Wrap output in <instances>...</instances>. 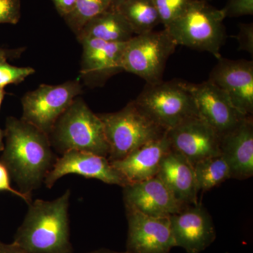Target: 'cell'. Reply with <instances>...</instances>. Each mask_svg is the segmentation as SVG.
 Segmentation results:
<instances>
[{
    "label": "cell",
    "mask_w": 253,
    "mask_h": 253,
    "mask_svg": "<svg viewBox=\"0 0 253 253\" xmlns=\"http://www.w3.org/2000/svg\"><path fill=\"white\" fill-rule=\"evenodd\" d=\"M1 160L23 194L44 183L56 161L49 136L22 119L6 118Z\"/></svg>",
    "instance_id": "obj_1"
},
{
    "label": "cell",
    "mask_w": 253,
    "mask_h": 253,
    "mask_svg": "<svg viewBox=\"0 0 253 253\" xmlns=\"http://www.w3.org/2000/svg\"><path fill=\"white\" fill-rule=\"evenodd\" d=\"M71 191L53 201L29 204L13 243L26 253H73L68 209Z\"/></svg>",
    "instance_id": "obj_2"
},
{
    "label": "cell",
    "mask_w": 253,
    "mask_h": 253,
    "mask_svg": "<svg viewBox=\"0 0 253 253\" xmlns=\"http://www.w3.org/2000/svg\"><path fill=\"white\" fill-rule=\"evenodd\" d=\"M222 9L205 0H191L181 14L164 28L177 45L208 51L216 59L226 39Z\"/></svg>",
    "instance_id": "obj_3"
},
{
    "label": "cell",
    "mask_w": 253,
    "mask_h": 253,
    "mask_svg": "<svg viewBox=\"0 0 253 253\" xmlns=\"http://www.w3.org/2000/svg\"><path fill=\"white\" fill-rule=\"evenodd\" d=\"M49 137L51 146L62 154L77 151L109 156L102 121L81 98L75 99L59 118Z\"/></svg>",
    "instance_id": "obj_4"
},
{
    "label": "cell",
    "mask_w": 253,
    "mask_h": 253,
    "mask_svg": "<svg viewBox=\"0 0 253 253\" xmlns=\"http://www.w3.org/2000/svg\"><path fill=\"white\" fill-rule=\"evenodd\" d=\"M109 145V161L126 157L142 145L162 137L166 131L130 101L118 112L98 114Z\"/></svg>",
    "instance_id": "obj_5"
},
{
    "label": "cell",
    "mask_w": 253,
    "mask_h": 253,
    "mask_svg": "<svg viewBox=\"0 0 253 253\" xmlns=\"http://www.w3.org/2000/svg\"><path fill=\"white\" fill-rule=\"evenodd\" d=\"M134 101L148 117L166 131L198 116L194 99L184 81H162L147 84Z\"/></svg>",
    "instance_id": "obj_6"
},
{
    "label": "cell",
    "mask_w": 253,
    "mask_h": 253,
    "mask_svg": "<svg viewBox=\"0 0 253 253\" xmlns=\"http://www.w3.org/2000/svg\"><path fill=\"white\" fill-rule=\"evenodd\" d=\"M177 44L166 29L136 35L126 42L123 51V71L154 84L162 81L166 63Z\"/></svg>",
    "instance_id": "obj_7"
},
{
    "label": "cell",
    "mask_w": 253,
    "mask_h": 253,
    "mask_svg": "<svg viewBox=\"0 0 253 253\" xmlns=\"http://www.w3.org/2000/svg\"><path fill=\"white\" fill-rule=\"evenodd\" d=\"M81 93L78 81L58 85L41 84L23 96L21 119L49 136L59 118Z\"/></svg>",
    "instance_id": "obj_8"
},
{
    "label": "cell",
    "mask_w": 253,
    "mask_h": 253,
    "mask_svg": "<svg viewBox=\"0 0 253 253\" xmlns=\"http://www.w3.org/2000/svg\"><path fill=\"white\" fill-rule=\"evenodd\" d=\"M208 81L225 95L242 116H253V61L221 57Z\"/></svg>",
    "instance_id": "obj_9"
},
{
    "label": "cell",
    "mask_w": 253,
    "mask_h": 253,
    "mask_svg": "<svg viewBox=\"0 0 253 253\" xmlns=\"http://www.w3.org/2000/svg\"><path fill=\"white\" fill-rule=\"evenodd\" d=\"M126 252L169 253L176 247L170 217H153L131 210H126Z\"/></svg>",
    "instance_id": "obj_10"
},
{
    "label": "cell",
    "mask_w": 253,
    "mask_h": 253,
    "mask_svg": "<svg viewBox=\"0 0 253 253\" xmlns=\"http://www.w3.org/2000/svg\"><path fill=\"white\" fill-rule=\"evenodd\" d=\"M93 178L108 184L126 186L127 182L115 169L108 158L90 153L70 151L56 158V162L44 179L46 188L51 189L60 178L67 174Z\"/></svg>",
    "instance_id": "obj_11"
},
{
    "label": "cell",
    "mask_w": 253,
    "mask_h": 253,
    "mask_svg": "<svg viewBox=\"0 0 253 253\" xmlns=\"http://www.w3.org/2000/svg\"><path fill=\"white\" fill-rule=\"evenodd\" d=\"M167 136L172 149L180 153L193 166L221 154L220 136L198 116L167 131Z\"/></svg>",
    "instance_id": "obj_12"
},
{
    "label": "cell",
    "mask_w": 253,
    "mask_h": 253,
    "mask_svg": "<svg viewBox=\"0 0 253 253\" xmlns=\"http://www.w3.org/2000/svg\"><path fill=\"white\" fill-rule=\"evenodd\" d=\"M185 85L194 99L198 116L211 126L219 136L234 129L243 118L227 97L207 81L195 84L185 82Z\"/></svg>",
    "instance_id": "obj_13"
},
{
    "label": "cell",
    "mask_w": 253,
    "mask_h": 253,
    "mask_svg": "<svg viewBox=\"0 0 253 253\" xmlns=\"http://www.w3.org/2000/svg\"><path fill=\"white\" fill-rule=\"evenodd\" d=\"M126 210L153 217H170L187 206L180 204L157 176L123 187Z\"/></svg>",
    "instance_id": "obj_14"
},
{
    "label": "cell",
    "mask_w": 253,
    "mask_h": 253,
    "mask_svg": "<svg viewBox=\"0 0 253 253\" xmlns=\"http://www.w3.org/2000/svg\"><path fill=\"white\" fill-rule=\"evenodd\" d=\"M169 218L176 247L188 253H201L215 239L212 218L202 205L187 206Z\"/></svg>",
    "instance_id": "obj_15"
},
{
    "label": "cell",
    "mask_w": 253,
    "mask_h": 253,
    "mask_svg": "<svg viewBox=\"0 0 253 253\" xmlns=\"http://www.w3.org/2000/svg\"><path fill=\"white\" fill-rule=\"evenodd\" d=\"M80 42L83 47L81 73L91 85H101L123 71L122 58L126 42H108L97 39Z\"/></svg>",
    "instance_id": "obj_16"
},
{
    "label": "cell",
    "mask_w": 253,
    "mask_h": 253,
    "mask_svg": "<svg viewBox=\"0 0 253 253\" xmlns=\"http://www.w3.org/2000/svg\"><path fill=\"white\" fill-rule=\"evenodd\" d=\"M166 134L142 145L121 160L110 161L128 184L141 182L157 176L163 158L171 149Z\"/></svg>",
    "instance_id": "obj_17"
},
{
    "label": "cell",
    "mask_w": 253,
    "mask_h": 253,
    "mask_svg": "<svg viewBox=\"0 0 253 253\" xmlns=\"http://www.w3.org/2000/svg\"><path fill=\"white\" fill-rule=\"evenodd\" d=\"M220 152L229 164L231 179L244 180L253 174V121L247 116L220 136Z\"/></svg>",
    "instance_id": "obj_18"
},
{
    "label": "cell",
    "mask_w": 253,
    "mask_h": 253,
    "mask_svg": "<svg viewBox=\"0 0 253 253\" xmlns=\"http://www.w3.org/2000/svg\"><path fill=\"white\" fill-rule=\"evenodd\" d=\"M157 176L184 206L197 204L198 191L194 166L171 148L163 158Z\"/></svg>",
    "instance_id": "obj_19"
},
{
    "label": "cell",
    "mask_w": 253,
    "mask_h": 253,
    "mask_svg": "<svg viewBox=\"0 0 253 253\" xmlns=\"http://www.w3.org/2000/svg\"><path fill=\"white\" fill-rule=\"evenodd\" d=\"M79 41L97 39L108 42H126L135 36L130 25L118 9L110 7L91 18L77 35Z\"/></svg>",
    "instance_id": "obj_20"
},
{
    "label": "cell",
    "mask_w": 253,
    "mask_h": 253,
    "mask_svg": "<svg viewBox=\"0 0 253 253\" xmlns=\"http://www.w3.org/2000/svg\"><path fill=\"white\" fill-rule=\"evenodd\" d=\"M135 36L154 31L161 18L154 0H128L118 8Z\"/></svg>",
    "instance_id": "obj_21"
},
{
    "label": "cell",
    "mask_w": 253,
    "mask_h": 253,
    "mask_svg": "<svg viewBox=\"0 0 253 253\" xmlns=\"http://www.w3.org/2000/svg\"><path fill=\"white\" fill-rule=\"evenodd\" d=\"M194 168L199 192L212 189L231 179L230 168L221 154L203 160Z\"/></svg>",
    "instance_id": "obj_22"
},
{
    "label": "cell",
    "mask_w": 253,
    "mask_h": 253,
    "mask_svg": "<svg viewBox=\"0 0 253 253\" xmlns=\"http://www.w3.org/2000/svg\"><path fill=\"white\" fill-rule=\"evenodd\" d=\"M111 3V0H77L72 12L63 18L77 35L89 20L109 9Z\"/></svg>",
    "instance_id": "obj_23"
},
{
    "label": "cell",
    "mask_w": 253,
    "mask_h": 253,
    "mask_svg": "<svg viewBox=\"0 0 253 253\" xmlns=\"http://www.w3.org/2000/svg\"><path fill=\"white\" fill-rule=\"evenodd\" d=\"M36 73L31 67H17L10 65L6 59H0V89L9 84H18Z\"/></svg>",
    "instance_id": "obj_24"
},
{
    "label": "cell",
    "mask_w": 253,
    "mask_h": 253,
    "mask_svg": "<svg viewBox=\"0 0 253 253\" xmlns=\"http://www.w3.org/2000/svg\"><path fill=\"white\" fill-rule=\"evenodd\" d=\"M161 23L167 27L181 14L191 0H154Z\"/></svg>",
    "instance_id": "obj_25"
},
{
    "label": "cell",
    "mask_w": 253,
    "mask_h": 253,
    "mask_svg": "<svg viewBox=\"0 0 253 253\" xmlns=\"http://www.w3.org/2000/svg\"><path fill=\"white\" fill-rule=\"evenodd\" d=\"M225 18L253 16V0H227L223 8Z\"/></svg>",
    "instance_id": "obj_26"
},
{
    "label": "cell",
    "mask_w": 253,
    "mask_h": 253,
    "mask_svg": "<svg viewBox=\"0 0 253 253\" xmlns=\"http://www.w3.org/2000/svg\"><path fill=\"white\" fill-rule=\"evenodd\" d=\"M21 18L20 0H0V23L16 24Z\"/></svg>",
    "instance_id": "obj_27"
},
{
    "label": "cell",
    "mask_w": 253,
    "mask_h": 253,
    "mask_svg": "<svg viewBox=\"0 0 253 253\" xmlns=\"http://www.w3.org/2000/svg\"><path fill=\"white\" fill-rule=\"evenodd\" d=\"M239 42V49L253 55V23H241L239 33L234 36Z\"/></svg>",
    "instance_id": "obj_28"
},
{
    "label": "cell",
    "mask_w": 253,
    "mask_h": 253,
    "mask_svg": "<svg viewBox=\"0 0 253 253\" xmlns=\"http://www.w3.org/2000/svg\"><path fill=\"white\" fill-rule=\"evenodd\" d=\"M9 192L15 195L29 205L32 202V196L21 193L11 185V176L4 163L0 161V192Z\"/></svg>",
    "instance_id": "obj_29"
},
{
    "label": "cell",
    "mask_w": 253,
    "mask_h": 253,
    "mask_svg": "<svg viewBox=\"0 0 253 253\" xmlns=\"http://www.w3.org/2000/svg\"><path fill=\"white\" fill-rule=\"evenodd\" d=\"M55 7L61 16H67L72 12L77 0H52Z\"/></svg>",
    "instance_id": "obj_30"
},
{
    "label": "cell",
    "mask_w": 253,
    "mask_h": 253,
    "mask_svg": "<svg viewBox=\"0 0 253 253\" xmlns=\"http://www.w3.org/2000/svg\"><path fill=\"white\" fill-rule=\"evenodd\" d=\"M23 48L16 49H6L0 48V59H16L20 56L23 51Z\"/></svg>",
    "instance_id": "obj_31"
},
{
    "label": "cell",
    "mask_w": 253,
    "mask_h": 253,
    "mask_svg": "<svg viewBox=\"0 0 253 253\" xmlns=\"http://www.w3.org/2000/svg\"><path fill=\"white\" fill-rule=\"evenodd\" d=\"M0 253H26L14 243L5 244L0 241Z\"/></svg>",
    "instance_id": "obj_32"
},
{
    "label": "cell",
    "mask_w": 253,
    "mask_h": 253,
    "mask_svg": "<svg viewBox=\"0 0 253 253\" xmlns=\"http://www.w3.org/2000/svg\"><path fill=\"white\" fill-rule=\"evenodd\" d=\"M5 91L4 89H0V109H1V104H2L3 99H4ZM4 131L1 130L0 128V151H2L4 149Z\"/></svg>",
    "instance_id": "obj_33"
},
{
    "label": "cell",
    "mask_w": 253,
    "mask_h": 253,
    "mask_svg": "<svg viewBox=\"0 0 253 253\" xmlns=\"http://www.w3.org/2000/svg\"><path fill=\"white\" fill-rule=\"evenodd\" d=\"M128 0H111V6L110 7L113 8V9H118L121 4Z\"/></svg>",
    "instance_id": "obj_34"
},
{
    "label": "cell",
    "mask_w": 253,
    "mask_h": 253,
    "mask_svg": "<svg viewBox=\"0 0 253 253\" xmlns=\"http://www.w3.org/2000/svg\"><path fill=\"white\" fill-rule=\"evenodd\" d=\"M129 253L128 252H114V251H103V250H101V251H94V252H91V253Z\"/></svg>",
    "instance_id": "obj_35"
},
{
    "label": "cell",
    "mask_w": 253,
    "mask_h": 253,
    "mask_svg": "<svg viewBox=\"0 0 253 253\" xmlns=\"http://www.w3.org/2000/svg\"><path fill=\"white\" fill-rule=\"evenodd\" d=\"M205 1H207V0H205Z\"/></svg>",
    "instance_id": "obj_36"
}]
</instances>
